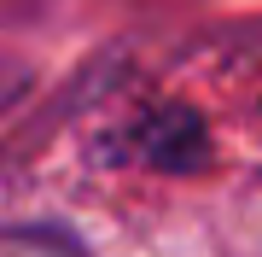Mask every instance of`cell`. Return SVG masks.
<instances>
[{"label": "cell", "instance_id": "1", "mask_svg": "<svg viewBox=\"0 0 262 257\" xmlns=\"http://www.w3.org/2000/svg\"><path fill=\"white\" fill-rule=\"evenodd\" d=\"M134 158L158 164V170H198L210 158V141H204V123L187 111V105H163V111L140 117V129L128 134Z\"/></svg>", "mask_w": 262, "mask_h": 257}]
</instances>
